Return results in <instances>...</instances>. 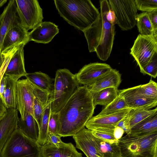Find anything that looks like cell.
Returning a JSON list of instances; mask_svg holds the SVG:
<instances>
[{
	"mask_svg": "<svg viewBox=\"0 0 157 157\" xmlns=\"http://www.w3.org/2000/svg\"><path fill=\"white\" fill-rule=\"evenodd\" d=\"M44 107L38 99L35 98L33 105L34 117L40 128Z\"/></svg>",
	"mask_w": 157,
	"mask_h": 157,
	"instance_id": "8d00e7d4",
	"label": "cell"
},
{
	"mask_svg": "<svg viewBox=\"0 0 157 157\" xmlns=\"http://www.w3.org/2000/svg\"><path fill=\"white\" fill-rule=\"evenodd\" d=\"M156 132L157 113L134 125L127 134L134 136H142Z\"/></svg>",
	"mask_w": 157,
	"mask_h": 157,
	"instance_id": "603a6c76",
	"label": "cell"
},
{
	"mask_svg": "<svg viewBox=\"0 0 157 157\" xmlns=\"http://www.w3.org/2000/svg\"><path fill=\"white\" fill-rule=\"evenodd\" d=\"M65 143L62 141L61 136L59 135L48 132L46 144L59 147L63 146Z\"/></svg>",
	"mask_w": 157,
	"mask_h": 157,
	"instance_id": "ab89813d",
	"label": "cell"
},
{
	"mask_svg": "<svg viewBox=\"0 0 157 157\" xmlns=\"http://www.w3.org/2000/svg\"><path fill=\"white\" fill-rule=\"evenodd\" d=\"M114 11L117 24L121 29H131L136 25L137 9L135 0H108Z\"/></svg>",
	"mask_w": 157,
	"mask_h": 157,
	"instance_id": "9c48e42d",
	"label": "cell"
},
{
	"mask_svg": "<svg viewBox=\"0 0 157 157\" xmlns=\"http://www.w3.org/2000/svg\"><path fill=\"white\" fill-rule=\"evenodd\" d=\"M118 89L110 87L92 93L95 107L98 105L106 106L112 102L118 95Z\"/></svg>",
	"mask_w": 157,
	"mask_h": 157,
	"instance_id": "83f0119b",
	"label": "cell"
},
{
	"mask_svg": "<svg viewBox=\"0 0 157 157\" xmlns=\"http://www.w3.org/2000/svg\"><path fill=\"white\" fill-rule=\"evenodd\" d=\"M42 157H82L71 143H65L59 147L45 144L42 146Z\"/></svg>",
	"mask_w": 157,
	"mask_h": 157,
	"instance_id": "44dd1931",
	"label": "cell"
},
{
	"mask_svg": "<svg viewBox=\"0 0 157 157\" xmlns=\"http://www.w3.org/2000/svg\"><path fill=\"white\" fill-rule=\"evenodd\" d=\"M157 113L156 107L152 109H131L126 116L129 131L137 124Z\"/></svg>",
	"mask_w": 157,
	"mask_h": 157,
	"instance_id": "4316f807",
	"label": "cell"
},
{
	"mask_svg": "<svg viewBox=\"0 0 157 157\" xmlns=\"http://www.w3.org/2000/svg\"><path fill=\"white\" fill-rule=\"evenodd\" d=\"M131 109H125L101 117H92L86 123L85 127L92 131L113 133L117 124L128 114Z\"/></svg>",
	"mask_w": 157,
	"mask_h": 157,
	"instance_id": "8fae6325",
	"label": "cell"
},
{
	"mask_svg": "<svg viewBox=\"0 0 157 157\" xmlns=\"http://www.w3.org/2000/svg\"><path fill=\"white\" fill-rule=\"evenodd\" d=\"M108 21L113 25L117 24L116 16L114 11L110 8L106 15Z\"/></svg>",
	"mask_w": 157,
	"mask_h": 157,
	"instance_id": "b9f144b4",
	"label": "cell"
},
{
	"mask_svg": "<svg viewBox=\"0 0 157 157\" xmlns=\"http://www.w3.org/2000/svg\"><path fill=\"white\" fill-rule=\"evenodd\" d=\"M140 72L144 75H147L154 78L157 76V53L153 56Z\"/></svg>",
	"mask_w": 157,
	"mask_h": 157,
	"instance_id": "836d02e7",
	"label": "cell"
},
{
	"mask_svg": "<svg viewBox=\"0 0 157 157\" xmlns=\"http://www.w3.org/2000/svg\"><path fill=\"white\" fill-rule=\"evenodd\" d=\"M119 145L121 157H157V132L142 136L127 134Z\"/></svg>",
	"mask_w": 157,
	"mask_h": 157,
	"instance_id": "5b68a950",
	"label": "cell"
},
{
	"mask_svg": "<svg viewBox=\"0 0 157 157\" xmlns=\"http://www.w3.org/2000/svg\"><path fill=\"white\" fill-rule=\"evenodd\" d=\"M51 113L50 101L44 107L43 111L42 120L39 128L38 144L42 146L46 143L49 117Z\"/></svg>",
	"mask_w": 157,
	"mask_h": 157,
	"instance_id": "f546056e",
	"label": "cell"
},
{
	"mask_svg": "<svg viewBox=\"0 0 157 157\" xmlns=\"http://www.w3.org/2000/svg\"><path fill=\"white\" fill-rule=\"evenodd\" d=\"M137 9L143 12L157 10V0H135Z\"/></svg>",
	"mask_w": 157,
	"mask_h": 157,
	"instance_id": "d6a6232c",
	"label": "cell"
},
{
	"mask_svg": "<svg viewBox=\"0 0 157 157\" xmlns=\"http://www.w3.org/2000/svg\"><path fill=\"white\" fill-rule=\"evenodd\" d=\"M7 109L0 96V117L4 114Z\"/></svg>",
	"mask_w": 157,
	"mask_h": 157,
	"instance_id": "f6af8a7d",
	"label": "cell"
},
{
	"mask_svg": "<svg viewBox=\"0 0 157 157\" xmlns=\"http://www.w3.org/2000/svg\"><path fill=\"white\" fill-rule=\"evenodd\" d=\"M20 46L14 47L2 53V61L0 67V83L2 78L4 76L8 64L10 59Z\"/></svg>",
	"mask_w": 157,
	"mask_h": 157,
	"instance_id": "e575fe53",
	"label": "cell"
},
{
	"mask_svg": "<svg viewBox=\"0 0 157 157\" xmlns=\"http://www.w3.org/2000/svg\"><path fill=\"white\" fill-rule=\"evenodd\" d=\"M143 94L146 97L157 99V83L151 79L146 84L141 85Z\"/></svg>",
	"mask_w": 157,
	"mask_h": 157,
	"instance_id": "1f68e13d",
	"label": "cell"
},
{
	"mask_svg": "<svg viewBox=\"0 0 157 157\" xmlns=\"http://www.w3.org/2000/svg\"><path fill=\"white\" fill-rule=\"evenodd\" d=\"M59 32L58 26L50 21L42 22L29 32V41L48 43Z\"/></svg>",
	"mask_w": 157,
	"mask_h": 157,
	"instance_id": "e0dca14e",
	"label": "cell"
},
{
	"mask_svg": "<svg viewBox=\"0 0 157 157\" xmlns=\"http://www.w3.org/2000/svg\"><path fill=\"white\" fill-rule=\"evenodd\" d=\"M17 11L21 25L28 31L42 22V9L37 0H15Z\"/></svg>",
	"mask_w": 157,
	"mask_h": 157,
	"instance_id": "ba28073f",
	"label": "cell"
},
{
	"mask_svg": "<svg viewBox=\"0 0 157 157\" xmlns=\"http://www.w3.org/2000/svg\"><path fill=\"white\" fill-rule=\"evenodd\" d=\"M154 29L153 35L157 37V10L147 12Z\"/></svg>",
	"mask_w": 157,
	"mask_h": 157,
	"instance_id": "60d3db41",
	"label": "cell"
},
{
	"mask_svg": "<svg viewBox=\"0 0 157 157\" xmlns=\"http://www.w3.org/2000/svg\"><path fill=\"white\" fill-rule=\"evenodd\" d=\"M111 68L109 65L105 63H91L84 66L75 75L79 84L88 86L102 77Z\"/></svg>",
	"mask_w": 157,
	"mask_h": 157,
	"instance_id": "4fadbf2b",
	"label": "cell"
},
{
	"mask_svg": "<svg viewBox=\"0 0 157 157\" xmlns=\"http://www.w3.org/2000/svg\"><path fill=\"white\" fill-rule=\"evenodd\" d=\"M7 2V0H0V8Z\"/></svg>",
	"mask_w": 157,
	"mask_h": 157,
	"instance_id": "bcb514c9",
	"label": "cell"
},
{
	"mask_svg": "<svg viewBox=\"0 0 157 157\" xmlns=\"http://www.w3.org/2000/svg\"><path fill=\"white\" fill-rule=\"evenodd\" d=\"M92 137L98 153L102 157H121L119 142L111 143L97 138L92 134Z\"/></svg>",
	"mask_w": 157,
	"mask_h": 157,
	"instance_id": "cb8c5ba5",
	"label": "cell"
},
{
	"mask_svg": "<svg viewBox=\"0 0 157 157\" xmlns=\"http://www.w3.org/2000/svg\"><path fill=\"white\" fill-rule=\"evenodd\" d=\"M0 157H42V146L17 128L6 141Z\"/></svg>",
	"mask_w": 157,
	"mask_h": 157,
	"instance_id": "8992f818",
	"label": "cell"
},
{
	"mask_svg": "<svg viewBox=\"0 0 157 157\" xmlns=\"http://www.w3.org/2000/svg\"><path fill=\"white\" fill-rule=\"evenodd\" d=\"M80 86L75 74L67 69H58L50 97L51 113H58Z\"/></svg>",
	"mask_w": 157,
	"mask_h": 157,
	"instance_id": "277c9868",
	"label": "cell"
},
{
	"mask_svg": "<svg viewBox=\"0 0 157 157\" xmlns=\"http://www.w3.org/2000/svg\"><path fill=\"white\" fill-rule=\"evenodd\" d=\"M118 94L124 98L129 108L150 109L157 105V99L147 97L143 94L140 85L118 90Z\"/></svg>",
	"mask_w": 157,
	"mask_h": 157,
	"instance_id": "7c38bea8",
	"label": "cell"
},
{
	"mask_svg": "<svg viewBox=\"0 0 157 157\" xmlns=\"http://www.w3.org/2000/svg\"><path fill=\"white\" fill-rule=\"evenodd\" d=\"M33 89L31 82L26 78L17 81L16 87V109L23 119L25 114L28 113L33 117L34 99Z\"/></svg>",
	"mask_w": 157,
	"mask_h": 157,
	"instance_id": "30bf717a",
	"label": "cell"
},
{
	"mask_svg": "<svg viewBox=\"0 0 157 157\" xmlns=\"http://www.w3.org/2000/svg\"><path fill=\"white\" fill-rule=\"evenodd\" d=\"M6 76V84L3 94L2 100L7 109H16V84L20 78Z\"/></svg>",
	"mask_w": 157,
	"mask_h": 157,
	"instance_id": "d4e9b609",
	"label": "cell"
},
{
	"mask_svg": "<svg viewBox=\"0 0 157 157\" xmlns=\"http://www.w3.org/2000/svg\"><path fill=\"white\" fill-rule=\"evenodd\" d=\"M31 84L33 87L35 98L39 100L45 107L50 101V94L32 83Z\"/></svg>",
	"mask_w": 157,
	"mask_h": 157,
	"instance_id": "d590c367",
	"label": "cell"
},
{
	"mask_svg": "<svg viewBox=\"0 0 157 157\" xmlns=\"http://www.w3.org/2000/svg\"><path fill=\"white\" fill-rule=\"evenodd\" d=\"M124 133V131L121 128L118 126L115 127L114 130L113 134L116 140H119L122 137Z\"/></svg>",
	"mask_w": 157,
	"mask_h": 157,
	"instance_id": "7bdbcfd3",
	"label": "cell"
},
{
	"mask_svg": "<svg viewBox=\"0 0 157 157\" xmlns=\"http://www.w3.org/2000/svg\"><path fill=\"white\" fill-rule=\"evenodd\" d=\"M25 44L20 46L10 59L4 76L17 77L21 78L27 74L25 66L24 47Z\"/></svg>",
	"mask_w": 157,
	"mask_h": 157,
	"instance_id": "ffe728a7",
	"label": "cell"
},
{
	"mask_svg": "<svg viewBox=\"0 0 157 157\" xmlns=\"http://www.w3.org/2000/svg\"><path fill=\"white\" fill-rule=\"evenodd\" d=\"M91 131L92 135L97 138L111 143L119 142V140L115 138L113 133L100 131Z\"/></svg>",
	"mask_w": 157,
	"mask_h": 157,
	"instance_id": "f35d334b",
	"label": "cell"
},
{
	"mask_svg": "<svg viewBox=\"0 0 157 157\" xmlns=\"http://www.w3.org/2000/svg\"><path fill=\"white\" fill-rule=\"evenodd\" d=\"M129 108L124 98L118 95L110 103L105 106L96 117H101L118 112L121 110Z\"/></svg>",
	"mask_w": 157,
	"mask_h": 157,
	"instance_id": "f1b7e54d",
	"label": "cell"
},
{
	"mask_svg": "<svg viewBox=\"0 0 157 157\" xmlns=\"http://www.w3.org/2000/svg\"><path fill=\"white\" fill-rule=\"evenodd\" d=\"M2 56L0 50V67L2 64Z\"/></svg>",
	"mask_w": 157,
	"mask_h": 157,
	"instance_id": "7dc6e473",
	"label": "cell"
},
{
	"mask_svg": "<svg viewBox=\"0 0 157 157\" xmlns=\"http://www.w3.org/2000/svg\"><path fill=\"white\" fill-rule=\"evenodd\" d=\"M95 108L92 94L87 86H80L58 113V134L64 137L76 134L92 117Z\"/></svg>",
	"mask_w": 157,
	"mask_h": 157,
	"instance_id": "6da1fadb",
	"label": "cell"
},
{
	"mask_svg": "<svg viewBox=\"0 0 157 157\" xmlns=\"http://www.w3.org/2000/svg\"><path fill=\"white\" fill-rule=\"evenodd\" d=\"M100 12L96 21L84 30L90 52H96L98 58L103 61L109 57L115 35V27L106 19L110 9L108 0L99 1Z\"/></svg>",
	"mask_w": 157,
	"mask_h": 157,
	"instance_id": "7a4b0ae2",
	"label": "cell"
},
{
	"mask_svg": "<svg viewBox=\"0 0 157 157\" xmlns=\"http://www.w3.org/2000/svg\"><path fill=\"white\" fill-rule=\"evenodd\" d=\"M136 20L140 34L145 36L153 35V28L147 12H143L137 14Z\"/></svg>",
	"mask_w": 157,
	"mask_h": 157,
	"instance_id": "4dcf8cb0",
	"label": "cell"
},
{
	"mask_svg": "<svg viewBox=\"0 0 157 157\" xmlns=\"http://www.w3.org/2000/svg\"><path fill=\"white\" fill-rule=\"evenodd\" d=\"M76 147L87 157H102L98 153L92 137L91 130L83 128L73 136Z\"/></svg>",
	"mask_w": 157,
	"mask_h": 157,
	"instance_id": "ac0fdd59",
	"label": "cell"
},
{
	"mask_svg": "<svg viewBox=\"0 0 157 157\" xmlns=\"http://www.w3.org/2000/svg\"><path fill=\"white\" fill-rule=\"evenodd\" d=\"M157 53V37L139 34L130 49V54L140 67V71Z\"/></svg>",
	"mask_w": 157,
	"mask_h": 157,
	"instance_id": "52a82bcc",
	"label": "cell"
},
{
	"mask_svg": "<svg viewBox=\"0 0 157 157\" xmlns=\"http://www.w3.org/2000/svg\"><path fill=\"white\" fill-rule=\"evenodd\" d=\"M60 16L82 32L96 21L100 12L91 0H54Z\"/></svg>",
	"mask_w": 157,
	"mask_h": 157,
	"instance_id": "3957f363",
	"label": "cell"
},
{
	"mask_svg": "<svg viewBox=\"0 0 157 157\" xmlns=\"http://www.w3.org/2000/svg\"><path fill=\"white\" fill-rule=\"evenodd\" d=\"M17 128L26 136L37 142L39 128L37 122L32 115L25 113L23 119L19 118Z\"/></svg>",
	"mask_w": 157,
	"mask_h": 157,
	"instance_id": "7402d4cb",
	"label": "cell"
},
{
	"mask_svg": "<svg viewBox=\"0 0 157 157\" xmlns=\"http://www.w3.org/2000/svg\"><path fill=\"white\" fill-rule=\"evenodd\" d=\"M20 24L15 0H10L0 15V50L6 34L11 29Z\"/></svg>",
	"mask_w": 157,
	"mask_h": 157,
	"instance_id": "9a60e30c",
	"label": "cell"
},
{
	"mask_svg": "<svg viewBox=\"0 0 157 157\" xmlns=\"http://www.w3.org/2000/svg\"><path fill=\"white\" fill-rule=\"evenodd\" d=\"M32 83L51 94L53 88L52 79L46 74L41 72L27 73L25 76Z\"/></svg>",
	"mask_w": 157,
	"mask_h": 157,
	"instance_id": "484cf974",
	"label": "cell"
},
{
	"mask_svg": "<svg viewBox=\"0 0 157 157\" xmlns=\"http://www.w3.org/2000/svg\"><path fill=\"white\" fill-rule=\"evenodd\" d=\"M6 84V77L4 76L2 78L0 83V96L2 100L3 94Z\"/></svg>",
	"mask_w": 157,
	"mask_h": 157,
	"instance_id": "ee69618b",
	"label": "cell"
},
{
	"mask_svg": "<svg viewBox=\"0 0 157 157\" xmlns=\"http://www.w3.org/2000/svg\"><path fill=\"white\" fill-rule=\"evenodd\" d=\"M121 82V75L119 71L112 68L109 71L87 87L91 93H94L110 87L118 89Z\"/></svg>",
	"mask_w": 157,
	"mask_h": 157,
	"instance_id": "d6986e66",
	"label": "cell"
},
{
	"mask_svg": "<svg viewBox=\"0 0 157 157\" xmlns=\"http://www.w3.org/2000/svg\"><path fill=\"white\" fill-rule=\"evenodd\" d=\"M18 113L16 109H7L0 117V154L7 140L17 128Z\"/></svg>",
	"mask_w": 157,
	"mask_h": 157,
	"instance_id": "2e32d148",
	"label": "cell"
},
{
	"mask_svg": "<svg viewBox=\"0 0 157 157\" xmlns=\"http://www.w3.org/2000/svg\"><path fill=\"white\" fill-rule=\"evenodd\" d=\"M59 122L58 113H50L48 128V132L58 134Z\"/></svg>",
	"mask_w": 157,
	"mask_h": 157,
	"instance_id": "74e56055",
	"label": "cell"
},
{
	"mask_svg": "<svg viewBox=\"0 0 157 157\" xmlns=\"http://www.w3.org/2000/svg\"><path fill=\"white\" fill-rule=\"evenodd\" d=\"M29 34L28 31L21 24L11 29L4 36L0 49L1 53L14 47L25 45L29 42Z\"/></svg>",
	"mask_w": 157,
	"mask_h": 157,
	"instance_id": "5bb4252c",
	"label": "cell"
}]
</instances>
